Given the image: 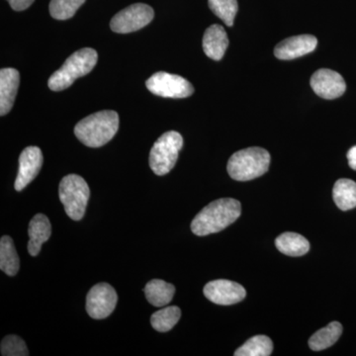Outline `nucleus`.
Masks as SVG:
<instances>
[{
    "label": "nucleus",
    "mask_w": 356,
    "mask_h": 356,
    "mask_svg": "<svg viewBox=\"0 0 356 356\" xmlns=\"http://www.w3.org/2000/svg\"><path fill=\"white\" fill-rule=\"evenodd\" d=\"M211 10L229 27L235 21L238 6L236 0H208Z\"/></svg>",
    "instance_id": "24"
},
{
    "label": "nucleus",
    "mask_w": 356,
    "mask_h": 356,
    "mask_svg": "<svg viewBox=\"0 0 356 356\" xmlns=\"http://www.w3.org/2000/svg\"><path fill=\"white\" fill-rule=\"evenodd\" d=\"M175 287L161 280H153L147 283L145 294L149 304L154 307H165L172 301Z\"/></svg>",
    "instance_id": "18"
},
{
    "label": "nucleus",
    "mask_w": 356,
    "mask_h": 356,
    "mask_svg": "<svg viewBox=\"0 0 356 356\" xmlns=\"http://www.w3.org/2000/svg\"><path fill=\"white\" fill-rule=\"evenodd\" d=\"M7 1L9 2L13 10L23 11L31 6L35 0H7Z\"/></svg>",
    "instance_id": "27"
},
{
    "label": "nucleus",
    "mask_w": 356,
    "mask_h": 356,
    "mask_svg": "<svg viewBox=\"0 0 356 356\" xmlns=\"http://www.w3.org/2000/svg\"><path fill=\"white\" fill-rule=\"evenodd\" d=\"M343 334V325L339 322H332L331 324L316 332L309 339V346L312 350L320 351L331 348L339 341Z\"/></svg>",
    "instance_id": "19"
},
{
    "label": "nucleus",
    "mask_w": 356,
    "mask_h": 356,
    "mask_svg": "<svg viewBox=\"0 0 356 356\" xmlns=\"http://www.w3.org/2000/svg\"><path fill=\"white\" fill-rule=\"evenodd\" d=\"M242 214V205L236 199L222 198L213 201L196 215L191 231L204 236L218 233L233 224Z\"/></svg>",
    "instance_id": "1"
},
{
    "label": "nucleus",
    "mask_w": 356,
    "mask_h": 356,
    "mask_svg": "<svg viewBox=\"0 0 356 356\" xmlns=\"http://www.w3.org/2000/svg\"><path fill=\"white\" fill-rule=\"evenodd\" d=\"M19 268V257L13 238L8 236H2L0 240V269L8 276H15Z\"/></svg>",
    "instance_id": "21"
},
{
    "label": "nucleus",
    "mask_w": 356,
    "mask_h": 356,
    "mask_svg": "<svg viewBox=\"0 0 356 356\" xmlns=\"http://www.w3.org/2000/svg\"><path fill=\"white\" fill-rule=\"evenodd\" d=\"M97 51L83 48L72 54L60 70L49 79V88L53 91H62L70 88L76 79L89 74L97 63Z\"/></svg>",
    "instance_id": "3"
},
{
    "label": "nucleus",
    "mask_w": 356,
    "mask_h": 356,
    "mask_svg": "<svg viewBox=\"0 0 356 356\" xmlns=\"http://www.w3.org/2000/svg\"><path fill=\"white\" fill-rule=\"evenodd\" d=\"M203 50L208 58L214 60H222L229 46V38L224 27L214 24L210 26L203 36Z\"/></svg>",
    "instance_id": "15"
},
{
    "label": "nucleus",
    "mask_w": 356,
    "mask_h": 356,
    "mask_svg": "<svg viewBox=\"0 0 356 356\" xmlns=\"http://www.w3.org/2000/svg\"><path fill=\"white\" fill-rule=\"evenodd\" d=\"M20 83L17 70L6 67L0 70V115L4 116L13 109Z\"/></svg>",
    "instance_id": "14"
},
{
    "label": "nucleus",
    "mask_w": 356,
    "mask_h": 356,
    "mask_svg": "<svg viewBox=\"0 0 356 356\" xmlns=\"http://www.w3.org/2000/svg\"><path fill=\"white\" fill-rule=\"evenodd\" d=\"M270 154L262 147H248L236 152L229 159L227 170L229 177L238 181H248L267 172Z\"/></svg>",
    "instance_id": "4"
},
{
    "label": "nucleus",
    "mask_w": 356,
    "mask_h": 356,
    "mask_svg": "<svg viewBox=\"0 0 356 356\" xmlns=\"http://www.w3.org/2000/svg\"><path fill=\"white\" fill-rule=\"evenodd\" d=\"M311 86L316 95L324 99H336L346 92V84L343 77L329 69L317 70L311 77Z\"/></svg>",
    "instance_id": "11"
},
{
    "label": "nucleus",
    "mask_w": 356,
    "mask_h": 356,
    "mask_svg": "<svg viewBox=\"0 0 356 356\" xmlns=\"http://www.w3.org/2000/svg\"><path fill=\"white\" fill-rule=\"evenodd\" d=\"M332 197L339 209H353L356 207V182L348 178L337 180L332 189Z\"/></svg>",
    "instance_id": "20"
},
{
    "label": "nucleus",
    "mask_w": 356,
    "mask_h": 356,
    "mask_svg": "<svg viewBox=\"0 0 356 356\" xmlns=\"http://www.w3.org/2000/svg\"><path fill=\"white\" fill-rule=\"evenodd\" d=\"M318 40L313 35H299L283 40L274 49V55L280 60H289L310 54L317 48Z\"/></svg>",
    "instance_id": "13"
},
{
    "label": "nucleus",
    "mask_w": 356,
    "mask_h": 356,
    "mask_svg": "<svg viewBox=\"0 0 356 356\" xmlns=\"http://www.w3.org/2000/svg\"><path fill=\"white\" fill-rule=\"evenodd\" d=\"M146 86L152 93L165 98H186L194 93L193 86L187 79L165 72H156Z\"/></svg>",
    "instance_id": "7"
},
{
    "label": "nucleus",
    "mask_w": 356,
    "mask_h": 356,
    "mask_svg": "<svg viewBox=\"0 0 356 356\" xmlns=\"http://www.w3.org/2000/svg\"><path fill=\"white\" fill-rule=\"evenodd\" d=\"M1 355L3 356H27L29 355L27 346L21 337L10 334L2 339L0 346Z\"/></svg>",
    "instance_id": "26"
},
{
    "label": "nucleus",
    "mask_w": 356,
    "mask_h": 356,
    "mask_svg": "<svg viewBox=\"0 0 356 356\" xmlns=\"http://www.w3.org/2000/svg\"><path fill=\"white\" fill-rule=\"evenodd\" d=\"M182 146L184 139L179 133L170 131L161 135L149 153V163L152 170L159 177L168 175L175 168Z\"/></svg>",
    "instance_id": "6"
},
{
    "label": "nucleus",
    "mask_w": 356,
    "mask_h": 356,
    "mask_svg": "<svg viewBox=\"0 0 356 356\" xmlns=\"http://www.w3.org/2000/svg\"><path fill=\"white\" fill-rule=\"evenodd\" d=\"M117 293L108 283H98L89 290L86 296V311L95 320L109 317L116 308Z\"/></svg>",
    "instance_id": "9"
},
{
    "label": "nucleus",
    "mask_w": 356,
    "mask_h": 356,
    "mask_svg": "<svg viewBox=\"0 0 356 356\" xmlns=\"http://www.w3.org/2000/svg\"><path fill=\"white\" fill-rule=\"evenodd\" d=\"M275 245L280 252L289 257H302L310 250V243L306 238L291 232L281 234L277 236Z\"/></svg>",
    "instance_id": "17"
},
{
    "label": "nucleus",
    "mask_w": 356,
    "mask_h": 356,
    "mask_svg": "<svg viewBox=\"0 0 356 356\" xmlns=\"http://www.w3.org/2000/svg\"><path fill=\"white\" fill-rule=\"evenodd\" d=\"M181 310L177 306L165 307L152 315L151 324L156 331L166 332L177 324Z\"/></svg>",
    "instance_id": "23"
},
{
    "label": "nucleus",
    "mask_w": 356,
    "mask_h": 356,
    "mask_svg": "<svg viewBox=\"0 0 356 356\" xmlns=\"http://www.w3.org/2000/svg\"><path fill=\"white\" fill-rule=\"evenodd\" d=\"M203 293L211 302L222 306L240 303L247 295L242 285L227 280L211 281L204 287Z\"/></svg>",
    "instance_id": "10"
},
{
    "label": "nucleus",
    "mask_w": 356,
    "mask_h": 356,
    "mask_svg": "<svg viewBox=\"0 0 356 356\" xmlns=\"http://www.w3.org/2000/svg\"><path fill=\"white\" fill-rule=\"evenodd\" d=\"M118 129V114L111 110H104L79 121L74 127V134L86 147H99L113 139Z\"/></svg>",
    "instance_id": "2"
},
{
    "label": "nucleus",
    "mask_w": 356,
    "mask_h": 356,
    "mask_svg": "<svg viewBox=\"0 0 356 356\" xmlns=\"http://www.w3.org/2000/svg\"><path fill=\"white\" fill-rule=\"evenodd\" d=\"M43 154L38 147H27L19 156V170L14 188L22 191L30 182L36 178L43 165Z\"/></svg>",
    "instance_id": "12"
},
{
    "label": "nucleus",
    "mask_w": 356,
    "mask_h": 356,
    "mask_svg": "<svg viewBox=\"0 0 356 356\" xmlns=\"http://www.w3.org/2000/svg\"><path fill=\"white\" fill-rule=\"evenodd\" d=\"M29 243H28V252L32 257H37L41 250L42 245L50 238L51 235V226L50 220L44 214H37L30 221Z\"/></svg>",
    "instance_id": "16"
},
{
    "label": "nucleus",
    "mask_w": 356,
    "mask_h": 356,
    "mask_svg": "<svg viewBox=\"0 0 356 356\" xmlns=\"http://www.w3.org/2000/svg\"><path fill=\"white\" fill-rule=\"evenodd\" d=\"M273 341L266 336H255L235 351V356H269L273 353Z\"/></svg>",
    "instance_id": "22"
},
{
    "label": "nucleus",
    "mask_w": 356,
    "mask_h": 356,
    "mask_svg": "<svg viewBox=\"0 0 356 356\" xmlns=\"http://www.w3.org/2000/svg\"><path fill=\"white\" fill-rule=\"evenodd\" d=\"M348 165L353 170H356V146L351 147L348 152Z\"/></svg>",
    "instance_id": "28"
},
{
    "label": "nucleus",
    "mask_w": 356,
    "mask_h": 356,
    "mask_svg": "<svg viewBox=\"0 0 356 356\" xmlns=\"http://www.w3.org/2000/svg\"><path fill=\"white\" fill-rule=\"evenodd\" d=\"M154 9L144 3H136L116 14L110 22L112 31L127 34L146 27L154 19Z\"/></svg>",
    "instance_id": "8"
},
{
    "label": "nucleus",
    "mask_w": 356,
    "mask_h": 356,
    "mask_svg": "<svg viewBox=\"0 0 356 356\" xmlns=\"http://www.w3.org/2000/svg\"><path fill=\"white\" fill-rule=\"evenodd\" d=\"M86 0H51L50 14L57 20L72 18Z\"/></svg>",
    "instance_id": "25"
},
{
    "label": "nucleus",
    "mask_w": 356,
    "mask_h": 356,
    "mask_svg": "<svg viewBox=\"0 0 356 356\" xmlns=\"http://www.w3.org/2000/svg\"><path fill=\"white\" fill-rule=\"evenodd\" d=\"M58 196L70 219L79 221L86 214L90 191L83 177L69 175L63 178L58 186Z\"/></svg>",
    "instance_id": "5"
}]
</instances>
